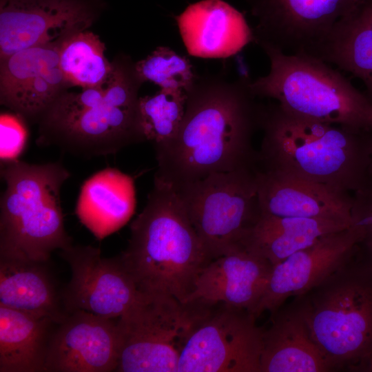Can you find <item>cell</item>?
I'll list each match as a JSON object with an SVG mask.
<instances>
[{
	"instance_id": "484cf974",
	"label": "cell",
	"mask_w": 372,
	"mask_h": 372,
	"mask_svg": "<svg viewBox=\"0 0 372 372\" xmlns=\"http://www.w3.org/2000/svg\"><path fill=\"white\" fill-rule=\"evenodd\" d=\"M105 45L99 37L83 30L63 38L59 45V65L71 86L82 89L103 85L114 70L105 56Z\"/></svg>"
},
{
	"instance_id": "f546056e",
	"label": "cell",
	"mask_w": 372,
	"mask_h": 372,
	"mask_svg": "<svg viewBox=\"0 0 372 372\" xmlns=\"http://www.w3.org/2000/svg\"><path fill=\"white\" fill-rule=\"evenodd\" d=\"M25 122L23 118L14 112L1 114V162L19 159L27 142Z\"/></svg>"
},
{
	"instance_id": "e0dca14e",
	"label": "cell",
	"mask_w": 372,
	"mask_h": 372,
	"mask_svg": "<svg viewBox=\"0 0 372 372\" xmlns=\"http://www.w3.org/2000/svg\"><path fill=\"white\" fill-rule=\"evenodd\" d=\"M272 269L267 260L240 245L202 269L187 302L223 303L254 315Z\"/></svg>"
},
{
	"instance_id": "d6986e66",
	"label": "cell",
	"mask_w": 372,
	"mask_h": 372,
	"mask_svg": "<svg viewBox=\"0 0 372 372\" xmlns=\"http://www.w3.org/2000/svg\"><path fill=\"white\" fill-rule=\"evenodd\" d=\"M185 47L191 56L226 59L254 42L243 14L223 0H202L176 17Z\"/></svg>"
},
{
	"instance_id": "9a60e30c",
	"label": "cell",
	"mask_w": 372,
	"mask_h": 372,
	"mask_svg": "<svg viewBox=\"0 0 372 372\" xmlns=\"http://www.w3.org/2000/svg\"><path fill=\"white\" fill-rule=\"evenodd\" d=\"M359 228L353 225L326 234L273 267L265 290L254 311L258 318L271 313L289 297L303 295L319 285L358 250Z\"/></svg>"
},
{
	"instance_id": "30bf717a",
	"label": "cell",
	"mask_w": 372,
	"mask_h": 372,
	"mask_svg": "<svg viewBox=\"0 0 372 372\" xmlns=\"http://www.w3.org/2000/svg\"><path fill=\"white\" fill-rule=\"evenodd\" d=\"M248 310L211 305L192 333L177 372H260L264 329Z\"/></svg>"
},
{
	"instance_id": "3957f363",
	"label": "cell",
	"mask_w": 372,
	"mask_h": 372,
	"mask_svg": "<svg viewBox=\"0 0 372 372\" xmlns=\"http://www.w3.org/2000/svg\"><path fill=\"white\" fill-rule=\"evenodd\" d=\"M114 65L103 85L80 92L65 91L56 99L37 123L39 146L90 158L146 141L138 109L143 83L129 59Z\"/></svg>"
},
{
	"instance_id": "8992f818",
	"label": "cell",
	"mask_w": 372,
	"mask_h": 372,
	"mask_svg": "<svg viewBox=\"0 0 372 372\" xmlns=\"http://www.w3.org/2000/svg\"><path fill=\"white\" fill-rule=\"evenodd\" d=\"M0 256L49 262L72 245L65 229L61 189L71 176L61 161L1 162Z\"/></svg>"
},
{
	"instance_id": "ba28073f",
	"label": "cell",
	"mask_w": 372,
	"mask_h": 372,
	"mask_svg": "<svg viewBox=\"0 0 372 372\" xmlns=\"http://www.w3.org/2000/svg\"><path fill=\"white\" fill-rule=\"evenodd\" d=\"M214 304L183 303L163 293H143L117 318V372H177L181 352Z\"/></svg>"
},
{
	"instance_id": "4316f807",
	"label": "cell",
	"mask_w": 372,
	"mask_h": 372,
	"mask_svg": "<svg viewBox=\"0 0 372 372\" xmlns=\"http://www.w3.org/2000/svg\"><path fill=\"white\" fill-rule=\"evenodd\" d=\"M187 92L161 89L153 95L139 97V122L146 141L154 146L167 142L177 134L183 121Z\"/></svg>"
},
{
	"instance_id": "277c9868",
	"label": "cell",
	"mask_w": 372,
	"mask_h": 372,
	"mask_svg": "<svg viewBox=\"0 0 372 372\" xmlns=\"http://www.w3.org/2000/svg\"><path fill=\"white\" fill-rule=\"evenodd\" d=\"M119 256L141 293L170 295L183 303L212 260L178 193L156 181Z\"/></svg>"
},
{
	"instance_id": "2e32d148",
	"label": "cell",
	"mask_w": 372,
	"mask_h": 372,
	"mask_svg": "<svg viewBox=\"0 0 372 372\" xmlns=\"http://www.w3.org/2000/svg\"><path fill=\"white\" fill-rule=\"evenodd\" d=\"M119 351L117 319L82 310L68 312L52 332L45 372L115 371Z\"/></svg>"
},
{
	"instance_id": "d4e9b609",
	"label": "cell",
	"mask_w": 372,
	"mask_h": 372,
	"mask_svg": "<svg viewBox=\"0 0 372 372\" xmlns=\"http://www.w3.org/2000/svg\"><path fill=\"white\" fill-rule=\"evenodd\" d=\"M316 58L359 79L372 100V0H364L335 25Z\"/></svg>"
},
{
	"instance_id": "44dd1931",
	"label": "cell",
	"mask_w": 372,
	"mask_h": 372,
	"mask_svg": "<svg viewBox=\"0 0 372 372\" xmlns=\"http://www.w3.org/2000/svg\"><path fill=\"white\" fill-rule=\"evenodd\" d=\"M136 205L134 179L116 168L107 167L83 183L75 214L97 239L103 240L130 220Z\"/></svg>"
},
{
	"instance_id": "8fae6325",
	"label": "cell",
	"mask_w": 372,
	"mask_h": 372,
	"mask_svg": "<svg viewBox=\"0 0 372 372\" xmlns=\"http://www.w3.org/2000/svg\"><path fill=\"white\" fill-rule=\"evenodd\" d=\"M364 0H251L254 42L316 57L335 25Z\"/></svg>"
},
{
	"instance_id": "7402d4cb",
	"label": "cell",
	"mask_w": 372,
	"mask_h": 372,
	"mask_svg": "<svg viewBox=\"0 0 372 372\" xmlns=\"http://www.w3.org/2000/svg\"><path fill=\"white\" fill-rule=\"evenodd\" d=\"M48 263L0 256V306L61 322L68 312Z\"/></svg>"
},
{
	"instance_id": "cb8c5ba5",
	"label": "cell",
	"mask_w": 372,
	"mask_h": 372,
	"mask_svg": "<svg viewBox=\"0 0 372 372\" xmlns=\"http://www.w3.org/2000/svg\"><path fill=\"white\" fill-rule=\"evenodd\" d=\"M56 324L49 318L0 306V372H45Z\"/></svg>"
},
{
	"instance_id": "7a4b0ae2",
	"label": "cell",
	"mask_w": 372,
	"mask_h": 372,
	"mask_svg": "<svg viewBox=\"0 0 372 372\" xmlns=\"http://www.w3.org/2000/svg\"><path fill=\"white\" fill-rule=\"evenodd\" d=\"M258 167L351 192L370 177L372 131L311 120L264 105Z\"/></svg>"
},
{
	"instance_id": "9c48e42d",
	"label": "cell",
	"mask_w": 372,
	"mask_h": 372,
	"mask_svg": "<svg viewBox=\"0 0 372 372\" xmlns=\"http://www.w3.org/2000/svg\"><path fill=\"white\" fill-rule=\"evenodd\" d=\"M257 170L214 173L175 190L211 260L238 247L259 219Z\"/></svg>"
},
{
	"instance_id": "ffe728a7",
	"label": "cell",
	"mask_w": 372,
	"mask_h": 372,
	"mask_svg": "<svg viewBox=\"0 0 372 372\" xmlns=\"http://www.w3.org/2000/svg\"><path fill=\"white\" fill-rule=\"evenodd\" d=\"M331 369L313 340L298 296L271 313L264 329L260 372H327Z\"/></svg>"
},
{
	"instance_id": "603a6c76",
	"label": "cell",
	"mask_w": 372,
	"mask_h": 372,
	"mask_svg": "<svg viewBox=\"0 0 372 372\" xmlns=\"http://www.w3.org/2000/svg\"><path fill=\"white\" fill-rule=\"evenodd\" d=\"M351 225L345 221L329 218L260 215L240 245L265 258L273 267L322 236Z\"/></svg>"
},
{
	"instance_id": "83f0119b",
	"label": "cell",
	"mask_w": 372,
	"mask_h": 372,
	"mask_svg": "<svg viewBox=\"0 0 372 372\" xmlns=\"http://www.w3.org/2000/svg\"><path fill=\"white\" fill-rule=\"evenodd\" d=\"M134 68L142 83H154L161 89L187 92L198 78L189 59L166 46L157 47Z\"/></svg>"
},
{
	"instance_id": "6da1fadb",
	"label": "cell",
	"mask_w": 372,
	"mask_h": 372,
	"mask_svg": "<svg viewBox=\"0 0 372 372\" xmlns=\"http://www.w3.org/2000/svg\"><path fill=\"white\" fill-rule=\"evenodd\" d=\"M243 76H198L187 92L184 117L176 136L155 145L154 181L178 191L211 174L258 165L252 138L260 128L264 105Z\"/></svg>"
},
{
	"instance_id": "52a82bcc",
	"label": "cell",
	"mask_w": 372,
	"mask_h": 372,
	"mask_svg": "<svg viewBox=\"0 0 372 372\" xmlns=\"http://www.w3.org/2000/svg\"><path fill=\"white\" fill-rule=\"evenodd\" d=\"M270 69L251 81L258 98L274 99L300 117L372 131V100L321 59L261 47Z\"/></svg>"
},
{
	"instance_id": "5bb4252c",
	"label": "cell",
	"mask_w": 372,
	"mask_h": 372,
	"mask_svg": "<svg viewBox=\"0 0 372 372\" xmlns=\"http://www.w3.org/2000/svg\"><path fill=\"white\" fill-rule=\"evenodd\" d=\"M61 40L25 48L0 60L1 103L25 121L38 123L71 86L59 65Z\"/></svg>"
},
{
	"instance_id": "5b68a950",
	"label": "cell",
	"mask_w": 372,
	"mask_h": 372,
	"mask_svg": "<svg viewBox=\"0 0 372 372\" xmlns=\"http://www.w3.org/2000/svg\"><path fill=\"white\" fill-rule=\"evenodd\" d=\"M298 297L331 371L372 372V265L355 253Z\"/></svg>"
},
{
	"instance_id": "ac0fdd59",
	"label": "cell",
	"mask_w": 372,
	"mask_h": 372,
	"mask_svg": "<svg viewBox=\"0 0 372 372\" xmlns=\"http://www.w3.org/2000/svg\"><path fill=\"white\" fill-rule=\"evenodd\" d=\"M257 186L260 215L322 218L352 224L350 192L258 167Z\"/></svg>"
},
{
	"instance_id": "4fadbf2b",
	"label": "cell",
	"mask_w": 372,
	"mask_h": 372,
	"mask_svg": "<svg viewBox=\"0 0 372 372\" xmlns=\"http://www.w3.org/2000/svg\"><path fill=\"white\" fill-rule=\"evenodd\" d=\"M104 8L102 0H1L0 60L87 30Z\"/></svg>"
},
{
	"instance_id": "7c38bea8",
	"label": "cell",
	"mask_w": 372,
	"mask_h": 372,
	"mask_svg": "<svg viewBox=\"0 0 372 372\" xmlns=\"http://www.w3.org/2000/svg\"><path fill=\"white\" fill-rule=\"evenodd\" d=\"M60 256L72 273L62 291L67 312L82 310L117 319L142 295L120 256L105 258L99 247L73 245L61 250Z\"/></svg>"
},
{
	"instance_id": "f1b7e54d",
	"label": "cell",
	"mask_w": 372,
	"mask_h": 372,
	"mask_svg": "<svg viewBox=\"0 0 372 372\" xmlns=\"http://www.w3.org/2000/svg\"><path fill=\"white\" fill-rule=\"evenodd\" d=\"M351 218L360 231L356 254L372 265V175L353 192Z\"/></svg>"
}]
</instances>
